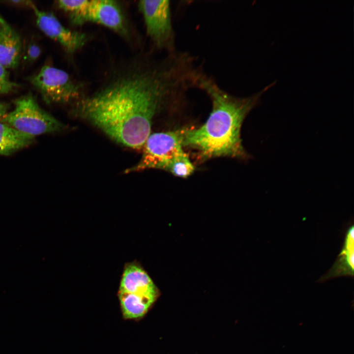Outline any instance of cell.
Masks as SVG:
<instances>
[{
    "mask_svg": "<svg viewBox=\"0 0 354 354\" xmlns=\"http://www.w3.org/2000/svg\"><path fill=\"white\" fill-rule=\"evenodd\" d=\"M198 74L197 60L188 51L148 58L76 101L73 113L118 143L140 149L155 116L185 101L189 91L196 89Z\"/></svg>",
    "mask_w": 354,
    "mask_h": 354,
    "instance_id": "1",
    "label": "cell"
},
{
    "mask_svg": "<svg viewBox=\"0 0 354 354\" xmlns=\"http://www.w3.org/2000/svg\"><path fill=\"white\" fill-rule=\"evenodd\" d=\"M275 84L274 81L249 96L237 97L223 88L212 76L205 71L197 89L207 95L211 111L199 128H185L183 147L196 150L203 159L223 156L248 158L240 137L242 124L250 112L260 105L262 94Z\"/></svg>",
    "mask_w": 354,
    "mask_h": 354,
    "instance_id": "2",
    "label": "cell"
},
{
    "mask_svg": "<svg viewBox=\"0 0 354 354\" xmlns=\"http://www.w3.org/2000/svg\"><path fill=\"white\" fill-rule=\"evenodd\" d=\"M14 105L13 110L5 114L0 121L22 133L35 137L59 132L65 127L63 123L43 110L31 93L17 99Z\"/></svg>",
    "mask_w": 354,
    "mask_h": 354,
    "instance_id": "3",
    "label": "cell"
},
{
    "mask_svg": "<svg viewBox=\"0 0 354 354\" xmlns=\"http://www.w3.org/2000/svg\"><path fill=\"white\" fill-rule=\"evenodd\" d=\"M138 7L144 17L147 33L155 48L163 54L177 51L170 1L141 0Z\"/></svg>",
    "mask_w": 354,
    "mask_h": 354,
    "instance_id": "4",
    "label": "cell"
},
{
    "mask_svg": "<svg viewBox=\"0 0 354 354\" xmlns=\"http://www.w3.org/2000/svg\"><path fill=\"white\" fill-rule=\"evenodd\" d=\"M185 129L150 134L144 146L139 162L127 169L125 173L147 169L164 170L169 162L183 150Z\"/></svg>",
    "mask_w": 354,
    "mask_h": 354,
    "instance_id": "5",
    "label": "cell"
},
{
    "mask_svg": "<svg viewBox=\"0 0 354 354\" xmlns=\"http://www.w3.org/2000/svg\"><path fill=\"white\" fill-rule=\"evenodd\" d=\"M29 80L47 104L75 102L81 98L79 85L67 72L55 67L44 65Z\"/></svg>",
    "mask_w": 354,
    "mask_h": 354,
    "instance_id": "6",
    "label": "cell"
},
{
    "mask_svg": "<svg viewBox=\"0 0 354 354\" xmlns=\"http://www.w3.org/2000/svg\"><path fill=\"white\" fill-rule=\"evenodd\" d=\"M71 19L74 24L96 23L123 36L128 35V29L120 7L114 0H90L83 11L71 16Z\"/></svg>",
    "mask_w": 354,
    "mask_h": 354,
    "instance_id": "7",
    "label": "cell"
},
{
    "mask_svg": "<svg viewBox=\"0 0 354 354\" xmlns=\"http://www.w3.org/2000/svg\"><path fill=\"white\" fill-rule=\"evenodd\" d=\"M32 9L38 28L47 36L59 43L68 52L74 53L86 44L87 36L85 33L69 30L53 13L41 11L35 5Z\"/></svg>",
    "mask_w": 354,
    "mask_h": 354,
    "instance_id": "8",
    "label": "cell"
},
{
    "mask_svg": "<svg viewBox=\"0 0 354 354\" xmlns=\"http://www.w3.org/2000/svg\"><path fill=\"white\" fill-rule=\"evenodd\" d=\"M118 293L155 301L158 291L147 273L137 264L131 263L124 268Z\"/></svg>",
    "mask_w": 354,
    "mask_h": 354,
    "instance_id": "9",
    "label": "cell"
},
{
    "mask_svg": "<svg viewBox=\"0 0 354 354\" xmlns=\"http://www.w3.org/2000/svg\"><path fill=\"white\" fill-rule=\"evenodd\" d=\"M22 48L19 33L0 15V63L7 69L17 67Z\"/></svg>",
    "mask_w": 354,
    "mask_h": 354,
    "instance_id": "10",
    "label": "cell"
},
{
    "mask_svg": "<svg viewBox=\"0 0 354 354\" xmlns=\"http://www.w3.org/2000/svg\"><path fill=\"white\" fill-rule=\"evenodd\" d=\"M354 228L352 226L348 230L343 247L335 263L321 280H326L340 276L354 275Z\"/></svg>",
    "mask_w": 354,
    "mask_h": 354,
    "instance_id": "11",
    "label": "cell"
},
{
    "mask_svg": "<svg viewBox=\"0 0 354 354\" xmlns=\"http://www.w3.org/2000/svg\"><path fill=\"white\" fill-rule=\"evenodd\" d=\"M34 141V137L0 121V155H10L30 145Z\"/></svg>",
    "mask_w": 354,
    "mask_h": 354,
    "instance_id": "12",
    "label": "cell"
},
{
    "mask_svg": "<svg viewBox=\"0 0 354 354\" xmlns=\"http://www.w3.org/2000/svg\"><path fill=\"white\" fill-rule=\"evenodd\" d=\"M164 170L175 176L186 177L193 173L195 167L188 155L183 150L169 161Z\"/></svg>",
    "mask_w": 354,
    "mask_h": 354,
    "instance_id": "13",
    "label": "cell"
},
{
    "mask_svg": "<svg viewBox=\"0 0 354 354\" xmlns=\"http://www.w3.org/2000/svg\"><path fill=\"white\" fill-rule=\"evenodd\" d=\"M89 0H61L57 1L58 7L64 11L75 16L83 11L87 6Z\"/></svg>",
    "mask_w": 354,
    "mask_h": 354,
    "instance_id": "14",
    "label": "cell"
},
{
    "mask_svg": "<svg viewBox=\"0 0 354 354\" xmlns=\"http://www.w3.org/2000/svg\"><path fill=\"white\" fill-rule=\"evenodd\" d=\"M19 87L10 80L7 68L0 63V94L8 93Z\"/></svg>",
    "mask_w": 354,
    "mask_h": 354,
    "instance_id": "15",
    "label": "cell"
},
{
    "mask_svg": "<svg viewBox=\"0 0 354 354\" xmlns=\"http://www.w3.org/2000/svg\"><path fill=\"white\" fill-rule=\"evenodd\" d=\"M41 50L39 45L34 41L30 40L27 45L25 56V60L27 63H32L39 57Z\"/></svg>",
    "mask_w": 354,
    "mask_h": 354,
    "instance_id": "16",
    "label": "cell"
},
{
    "mask_svg": "<svg viewBox=\"0 0 354 354\" xmlns=\"http://www.w3.org/2000/svg\"><path fill=\"white\" fill-rule=\"evenodd\" d=\"M7 2H9L10 3L12 4H14L16 5H21V6H30V7H32V6L34 5L32 1L30 0H10V1H7Z\"/></svg>",
    "mask_w": 354,
    "mask_h": 354,
    "instance_id": "17",
    "label": "cell"
},
{
    "mask_svg": "<svg viewBox=\"0 0 354 354\" xmlns=\"http://www.w3.org/2000/svg\"><path fill=\"white\" fill-rule=\"evenodd\" d=\"M9 108V106L8 104L0 102V119L7 113Z\"/></svg>",
    "mask_w": 354,
    "mask_h": 354,
    "instance_id": "18",
    "label": "cell"
}]
</instances>
